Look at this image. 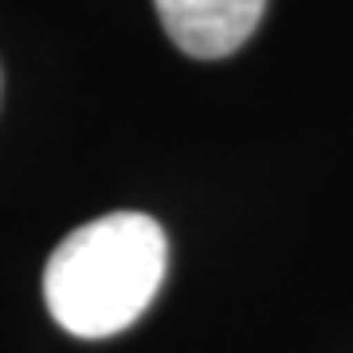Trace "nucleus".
Returning <instances> with one entry per match:
<instances>
[{"label": "nucleus", "mask_w": 353, "mask_h": 353, "mask_svg": "<svg viewBox=\"0 0 353 353\" xmlns=\"http://www.w3.org/2000/svg\"><path fill=\"white\" fill-rule=\"evenodd\" d=\"M165 36L192 59L240 51L263 20L267 0H153Z\"/></svg>", "instance_id": "2"}, {"label": "nucleus", "mask_w": 353, "mask_h": 353, "mask_svg": "<svg viewBox=\"0 0 353 353\" xmlns=\"http://www.w3.org/2000/svg\"><path fill=\"white\" fill-rule=\"evenodd\" d=\"M165 259L161 224L141 212H110L75 228L43 267L51 318L87 341L122 334L153 303Z\"/></svg>", "instance_id": "1"}]
</instances>
